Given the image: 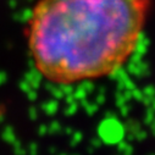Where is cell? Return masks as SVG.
<instances>
[{
	"instance_id": "cell-1",
	"label": "cell",
	"mask_w": 155,
	"mask_h": 155,
	"mask_svg": "<svg viewBox=\"0 0 155 155\" xmlns=\"http://www.w3.org/2000/svg\"><path fill=\"white\" fill-rule=\"evenodd\" d=\"M149 8L150 0H39L27 26L32 61L60 84L109 76L134 53Z\"/></svg>"
}]
</instances>
